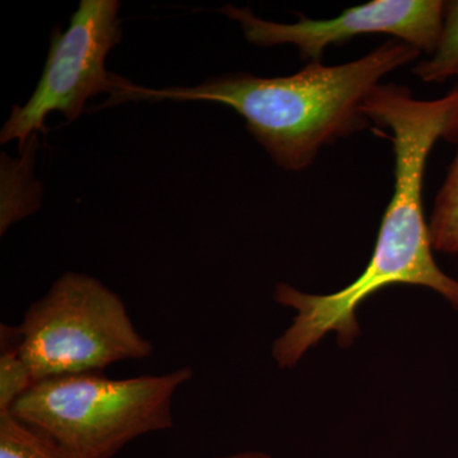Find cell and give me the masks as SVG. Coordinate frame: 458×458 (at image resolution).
<instances>
[{"label":"cell","instance_id":"obj_1","mask_svg":"<svg viewBox=\"0 0 458 458\" xmlns=\"http://www.w3.org/2000/svg\"><path fill=\"white\" fill-rule=\"evenodd\" d=\"M420 51L385 41L367 55L340 65L307 64L285 77L247 73L209 78L194 87L153 89L122 78L111 105L131 99L208 101L225 105L279 167L303 171L325 147L369 128L363 107L386 75L410 64Z\"/></svg>","mask_w":458,"mask_h":458},{"label":"cell","instance_id":"obj_2","mask_svg":"<svg viewBox=\"0 0 458 458\" xmlns=\"http://www.w3.org/2000/svg\"><path fill=\"white\" fill-rule=\"evenodd\" d=\"M370 123L386 129L394 157V194L379 225L372 258L346 288L361 304L382 289L415 285L430 289L458 311V280L434 259L423 186L428 159L437 141L456 143L458 87L437 99H418L400 84H379L363 107Z\"/></svg>","mask_w":458,"mask_h":458},{"label":"cell","instance_id":"obj_3","mask_svg":"<svg viewBox=\"0 0 458 458\" xmlns=\"http://www.w3.org/2000/svg\"><path fill=\"white\" fill-rule=\"evenodd\" d=\"M194 373L183 366L123 379L102 372L54 377L33 385L9 411L73 458H113L135 439L174 427V396Z\"/></svg>","mask_w":458,"mask_h":458},{"label":"cell","instance_id":"obj_4","mask_svg":"<svg viewBox=\"0 0 458 458\" xmlns=\"http://www.w3.org/2000/svg\"><path fill=\"white\" fill-rule=\"evenodd\" d=\"M2 346L14 352L32 386L54 377L102 372L155 352L123 298L75 271L63 274L30 304L17 327L2 325Z\"/></svg>","mask_w":458,"mask_h":458},{"label":"cell","instance_id":"obj_5","mask_svg":"<svg viewBox=\"0 0 458 458\" xmlns=\"http://www.w3.org/2000/svg\"><path fill=\"white\" fill-rule=\"evenodd\" d=\"M116 0H82L65 32L55 30L40 82L23 106H14L0 141L26 144L59 111L68 120L83 113L87 99L116 90L119 75L108 73L106 59L122 41Z\"/></svg>","mask_w":458,"mask_h":458},{"label":"cell","instance_id":"obj_6","mask_svg":"<svg viewBox=\"0 0 458 458\" xmlns=\"http://www.w3.org/2000/svg\"><path fill=\"white\" fill-rule=\"evenodd\" d=\"M443 0H372L346 8L339 16L312 20L301 14L297 22L279 23L256 16L250 7L227 4L221 13L236 21L246 40L259 47L292 45L309 64L322 63L330 47L364 35H388L432 55L441 38Z\"/></svg>","mask_w":458,"mask_h":458},{"label":"cell","instance_id":"obj_7","mask_svg":"<svg viewBox=\"0 0 458 458\" xmlns=\"http://www.w3.org/2000/svg\"><path fill=\"white\" fill-rule=\"evenodd\" d=\"M0 458H73L47 433L14 417L0 412Z\"/></svg>","mask_w":458,"mask_h":458},{"label":"cell","instance_id":"obj_8","mask_svg":"<svg viewBox=\"0 0 458 458\" xmlns=\"http://www.w3.org/2000/svg\"><path fill=\"white\" fill-rule=\"evenodd\" d=\"M456 143L458 146V135ZM428 222L434 251L458 255V148L441 189L434 199Z\"/></svg>","mask_w":458,"mask_h":458},{"label":"cell","instance_id":"obj_9","mask_svg":"<svg viewBox=\"0 0 458 458\" xmlns=\"http://www.w3.org/2000/svg\"><path fill=\"white\" fill-rule=\"evenodd\" d=\"M412 73L424 83L456 80L458 87V0L445 2L441 38L436 50L419 62Z\"/></svg>","mask_w":458,"mask_h":458},{"label":"cell","instance_id":"obj_10","mask_svg":"<svg viewBox=\"0 0 458 458\" xmlns=\"http://www.w3.org/2000/svg\"><path fill=\"white\" fill-rule=\"evenodd\" d=\"M227 458H273L270 454H264V452L260 451H246L240 452V454H232V456H228Z\"/></svg>","mask_w":458,"mask_h":458},{"label":"cell","instance_id":"obj_11","mask_svg":"<svg viewBox=\"0 0 458 458\" xmlns=\"http://www.w3.org/2000/svg\"><path fill=\"white\" fill-rule=\"evenodd\" d=\"M216 458H227V457H216Z\"/></svg>","mask_w":458,"mask_h":458}]
</instances>
